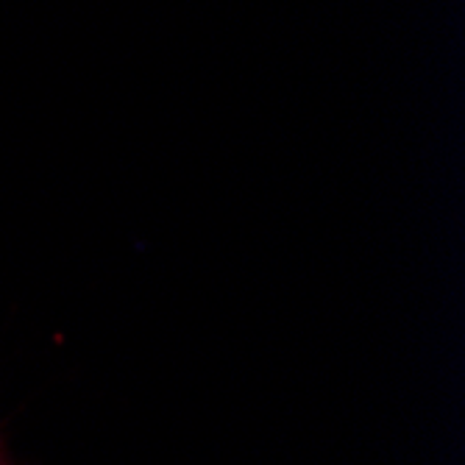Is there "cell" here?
<instances>
[{"mask_svg": "<svg viewBox=\"0 0 465 465\" xmlns=\"http://www.w3.org/2000/svg\"><path fill=\"white\" fill-rule=\"evenodd\" d=\"M0 465H4V460H0Z\"/></svg>", "mask_w": 465, "mask_h": 465, "instance_id": "1", "label": "cell"}]
</instances>
